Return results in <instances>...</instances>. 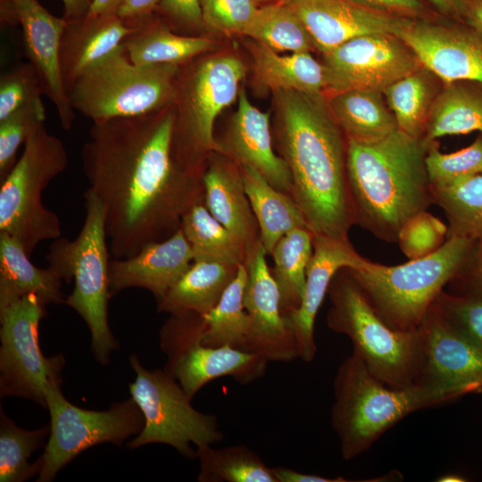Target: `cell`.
<instances>
[{
    "label": "cell",
    "mask_w": 482,
    "mask_h": 482,
    "mask_svg": "<svg viewBox=\"0 0 482 482\" xmlns=\"http://www.w3.org/2000/svg\"><path fill=\"white\" fill-rule=\"evenodd\" d=\"M465 480L466 479L458 475H453V474L442 476L439 478V479H437V481H440V482H462Z\"/></svg>",
    "instance_id": "680465c9"
},
{
    "label": "cell",
    "mask_w": 482,
    "mask_h": 482,
    "mask_svg": "<svg viewBox=\"0 0 482 482\" xmlns=\"http://www.w3.org/2000/svg\"><path fill=\"white\" fill-rule=\"evenodd\" d=\"M50 434V424L27 430L17 427L1 410L0 422V481L22 482L43 467L42 456L30 464L28 460Z\"/></svg>",
    "instance_id": "ab89813d"
},
{
    "label": "cell",
    "mask_w": 482,
    "mask_h": 482,
    "mask_svg": "<svg viewBox=\"0 0 482 482\" xmlns=\"http://www.w3.org/2000/svg\"><path fill=\"white\" fill-rule=\"evenodd\" d=\"M62 281L54 268L35 266L17 239L0 232V307L29 294L46 304L65 303Z\"/></svg>",
    "instance_id": "484cf974"
},
{
    "label": "cell",
    "mask_w": 482,
    "mask_h": 482,
    "mask_svg": "<svg viewBox=\"0 0 482 482\" xmlns=\"http://www.w3.org/2000/svg\"><path fill=\"white\" fill-rule=\"evenodd\" d=\"M434 306L456 331L482 352V295L442 291Z\"/></svg>",
    "instance_id": "ee69618b"
},
{
    "label": "cell",
    "mask_w": 482,
    "mask_h": 482,
    "mask_svg": "<svg viewBox=\"0 0 482 482\" xmlns=\"http://www.w3.org/2000/svg\"><path fill=\"white\" fill-rule=\"evenodd\" d=\"M204 204L224 227L247 247L260 238V229L245 193L239 165L209 156L203 177Z\"/></svg>",
    "instance_id": "d4e9b609"
},
{
    "label": "cell",
    "mask_w": 482,
    "mask_h": 482,
    "mask_svg": "<svg viewBox=\"0 0 482 482\" xmlns=\"http://www.w3.org/2000/svg\"><path fill=\"white\" fill-rule=\"evenodd\" d=\"M258 1H272V0H258Z\"/></svg>",
    "instance_id": "91938a15"
},
{
    "label": "cell",
    "mask_w": 482,
    "mask_h": 482,
    "mask_svg": "<svg viewBox=\"0 0 482 482\" xmlns=\"http://www.w3.org/2000/svg\"><path fill=\"white\" fill-rule=\"evenodd\" d=\"M312 240L313 234L308 228H296L284 235L270 253L274 262L270 272L279 291L283 317L302 303L306 270L313 252Z\"/></svg>",
    "instance_id": "d6a6232c"
},
{
    "label": "cell",
    "mask_w": 482,
    "mask_h": 482,
    "mask_svg": "<svg viewBox=\"0 0 482 482\" xmlns=\"http://www.w3.org/2000/svg\"><path fill=\"white\" fill-rule=\"evenodd\" d=\"M473 131L482 134V84L469 80L444 84L431 105L423 141L429 145L441 137Z\"/></svg>",
    "instance_id": "4dcf8cb0"
},
{
    "label": "cell",
    "mask_w": 482,
    "mask_h": 482,
    "mask_svg": "<svg viewBox=\"0 0 482 482\" xmlns=\"http://www.w3.org/2000/svg\"><path fill=\"white\" fill-rule=\"evenodd\" d=\"M179 64L133 63L123 46L67 89L71 104L93 122L149 113L172 104Z\"/></svg>",
    "instance_id": "9c48e42d"
},
{
    "label": "cell",
    "mask_w": 482,
    "mask_h": 482,
    "mask_svg": "<svg viewBox=\"0 0 482 482\" xmlns=\"http://www.w3.org/2000/svg\"><path fill=\"white\" fill-rule=\"evenodd\" d=\"M447 235L448 227L428 211H423L402 227L397 244L409 260H417L439 250L446 242Z\"/></svg>",
    "instance_id": "7bdbcfd3"
},
{
    "label": "cell",
    "mask_w": 482,
    "mask_h": 482,
    "mask_svg": "<svg viewBox=\"0 0 482 482\" xmlns=\"http://www.w3.org/2000/svg\"><path fill=\"white\" fill-rule=\"evenodd\" d=\"M468 1L469 0H429L441 13L458 20L462 19Z\"/></svg>",
    "instance_id": "f5cc1de1"
},
{
    "label": "cell",
    "mask_w": 482,
    "mask_h": 482,
    "mask_svg": "<svg viewBox=\"0 0 482 482\" xmlns=\"http://www.w3.org/2000/svg\"><path fill=\"white\" fill-rule=\"evenodd\" d=\"M244 76V64L234 56L209 57L194 65L184 81L175 82V133L200 153L213 152L214 121L236 99Z\"/></svg>",
    "instance_id": "5bb4252c"
},
{
    "label": "cell",
    "mask_w": 482,
    "mask_h": 482,
    "mask_svg": "<svg viewBox=\"0 0 482 482\" xmlns=\"http://www.w3.org/2000/svg\"><path fill=\"white\" fill-rule=\"evenodd\" d=\"M417 330L421 360L415 385L449 400L482 391V352L456 331L434 303Z\"/></svg>",
    "instance_id": "2e32d148"
},
{
    "label": "cell",
    "mask_w": 482,
    "mask_h": 482,
    "mask_svg": "<svg viewBox=\"0 0 482 482\" xmlns=\"http://www.w3.org/2000/svg\"><path fill=\"white\" fill-rule=\"evenodd\" d=\"M328 106L347 139L374 142L398 129L381 91L351 89L332 94Z\"/></svg>",
    "instance_id": "f546056e"
},
{
    "label": "cell",
    "mask_w": 482,
    "mask_h": 482,
    "mask_svg": "<svg viewBox=\"0 0 482 482\" xmlns=\"http://www.w3.org/2000/svg\"><path fill=\"white\" fill-rule=\"evenodd\" d=\"M62 141L40 124L27 138L21 157L1 180L0 232L17 239L30 256L38 244L62 237L57 214L42 203V192L65 170Z\"/></svg>",
    "instance_id": "ba28073f"
},
{
    "label": "cell",
    "mask_w": 482,
    "mask_h": 482,
    "mask_svg": "<svg viewBox=\"0 0 482 482\" xmlns=\"http://www.w3.org/2000/svg\"><path fill=\"white\" fill-rule=\"evenodd\" d=\"M193 262L191 246L179 228L168 238L146 245L131 257L110 260L111 296L126 288L142 287L159 300Z\"/></svg>",
    "instance_id": "7402d4cb"
},
{
    "label": "cell",
    "mask_w": 482,
    "mask_h": 482,
    "mask_svg": "<svg viewBox=\"0 0 482 482\" xmlns=\"http://www.w3.org/2000/svg\"><path fill=\"white\" fill-rule=\"evenodd\" d=\"M334 395L331 423L342 457L347 461L367 451L410 413L449 400L444 394L424 386L386 384L371 374L353 352L338 368Z\"/></svg>",
    "instance_id": "5b68a950"
},
{
    "label": "cell",
    "mask_w": 482,
    "mask_h": 482,
    "mask_svg": "<svg viewBox=\"0 0 482 482\" xmlns=\"http://www.w3.org/2000/svg\"><path fill=\"white\" fill-rule=\"evenodd\" d=\"M456 280L465 284L467 293L482 295V243H478L473 262L469 269Z\"/></svg>",
    "instance_id": "f907efd6"
},
{
    "label": "cell",
    "mask_w": 482,
    "mask_h": 482,
    "mask_svg": "<svg viewBox=\"0 0 482 482\" xmlns=\"http://www.w3.org/2000/svg\"><path fill=\"white\" fill-rule=\"evenodd\" d=\"M61 371L53 372L46 384V407L51 422L39 482L54 479L62 468L88 447L106 442L120 445L130 436L139 434L145 424L132 398L113 403L104 411L71 404L61 392Z\"/></svg>",
    "instance_id": "8fae6325"
},
{
    "label": "cell",
    "mask_w": 482,
    "mask_h": 482,
    "mask_svg": "<svg viewBox=\"0 0 482 482\" xmlns=\"http://www.w3.org/2000/svg\"><path fill=\"white\" fill-rule=\"evenodd\" d=\"M202 315L171 314L162 330V340L170 355V373L192 398L206 383L231 376L246 385L260 378L267 361L256 353L228 345L211 347L200 341Z\"/></svg>",
    "instance_id": "4fadbf2b"
},
{
    "label": "cell",
    "mask_w": 482,
    "mask_h": 482,
    "mask_svg": "<svg viewBox=\"0 0 482 482\" xmlns=\"http://www.w3.org/2000/svg\"><path fill=\"white\" fill-rule=\"evenodd\" d=\"M434 76L422 66L383 90L397 128L416 138L423 137L428 113L437 95Z\"/></svg>",
    "instance_id": "d590c367"
},
{
    "label": "cell",
    "mask_w": 482,
    "mask_h": 482,
    "mask_svg": "<svg viewBox=\"0 0 482 482\" xmlns=\"http://www.w3.org/2000/svg\"><path fill=\"white\" fill-rule=\"evenodd\" d=\"M245 193L256 218L260 239L270 254L279 239L290 230L307 227L293 198L275 188L255 169L239 166Z\"/></svg>",
    "instance_id": "f1b7e54d"
},
{
    "label": "cell",
    "mask_w": 482,
    "mask_h": 482,
    "mask_svg": "<svg viewBox=\"0 0 482 482\" xmlns=\"http://www.w3.org/2000/svg\"><path fill=\"white\" fill-rule=\"evenodd\" d=\"M357 4L379 12L417 19L424 7L420 0H350Z\"/></svg>",
    "instance_id": "c3c4849f"
},
{
    "label": "cell",
    "mask_w": 482,
    "mask_h": 482,
    "mask_svg": "<svg viewBox=\"0 0 482 482\" xmlns=\"http://www.w3.org/2000/svg\"><path fill=\"white\" fill-rule=\"evenodd\" d=\"M1 21L11 25L19 24L17 12L12 0H0Z\"/></svg>",
    "instance_id": "6f0895ef"
},
{
    "label": "cell",
    "mask_w": 482,
    "mask_h": 482,
    "mask_svg": "<svg viewBox=\"0 0 482 482\" xmlns=\"http://www.w3.org/2000/svg\"><path fill=\"white\" fill-rule=\"evenodd\" d=\"M137 29L117 14L66 20L59 51L66 90L87 70L119 49Z\"/></svg>",
    "instance_id": "cb8c5ba5"
},
{
    "label": "cell",
    "mask_w": 482,
    "mask_h": 482,
    "mask_svg": "<svg viewBox=\"0 0 482 482\" xmlns=\"http://www.w3.org/2000/svg\"><path fill=\"white\" fill-rule=\"evenodd\" d=\"M275 93L281 157L292 178L291 197L313 235L349 240L354 217L344 132L321 92Z\"/></svg>",
    "instance_id": "7a4b0ae2"
},
{
    "label": "cell",
    "mask_w": 482,
    "mask_h": 482,
    "mask_svg": "<svg viewBox=\"0 0 482 482\" xmlns=\"http://www.w3.org/2000/svg\"><path fill=\"white\" fill-rule=\"evenodd\" d=\"M238 266L194 261L158 300V311L170 314L195 312L202 316L208 313L217 305L234 279Z\"/></svg>",
    "instance_id": "4316f807"
},
{
    "label": "cell",
    "mask_w": 482,
    "mask_h": 482,
    "mask_svg": "<svg viewBox=\"0 0 482 482\" xmlns=\"http://www.w3.org/2000/svg\"><path fill=\"white\" fill-rule=\"evenodd\" d=\"M129 362L137 374L129 384L131 398L145 420L140 433L129 443V448L162 443L173 446L185 457L195 458L196 452L191 443L198 447L222 440L216 417L196 411L170 373L145 369L135 354L130 355Z\"/></svg>",
    "instance_id": "30bf717a"
},
{
    "label": "cell",
    "mask_w": 482,
    "mask_h": 482,
    "mask_svg": "<svg viewBox=\"0 0 482 482\" xmlns=\"http://www.w3.org/2000/svg\"><path fill=\"white\" fill-rule=\"evenodd\" d=\"M88 187L101 203L112 258H128L179 228L204 203L206 164L174 137L172 104L93 122L80 152Z\"/></svg>",
    "instance_id": "6da1fadb"
},
{
    "label": "cell",
    "mask_w": 482,
    "mask_h": 482,
    "mask_svg": "<svg viewBox=\"0 0 482 482\" xmlns=\"http://www.w3.org/2000/svg\"><path fill=\"white\" fill-rule=\"evenodd\" d=\"M134 23L137 29L122 46L129 59L137 65H181L215 46L208 37L173 33L163 23L153 21L152 15Z\"/></svg>",
    "instance_id": "83f0119b"
},
{
    "label": "cell",
    "mask_w": 482,
    "mask_h": 482,
    "mask_svg": "<svg viewBox=\"0 0 482 482\" xmlns=\"http://www.w3.org/2000/svg\"><path fill=\"white\" fill-rule=\"evenodd\" d=\"M328 327L347 336L353 353L376 378L395 387L415 385L421 360L418 330L389 327L371 306L347 267L333 277L328 293Z\"/></svg>",
    "instance_id": "8992f818"
},
{
    "label": "cell",
    "mask_w": 482,
    "mask_h": 482,
    "mask_svg": "<svg viewBox=\"0 0 482 482\" xmlns=\"http://www.w3.org/2000/svg\"><path fill=\"white\" fill-rule=\"evenodd\" d=\"M66 20L80 19L87 15L92 0H62Z\"/></svg>",
    "instance_id": "9f6ffc18"
},
{
    "label": "cell",
    "mask_w": 482,
    "mask_h": 482,
    "mask_svg": "<svg viewBox=\"0 0 482 482\" xmlns=\"http://www.w3.org/2000/svg\"><path fill=\"white\" fill-rule=\"evenodd\" d=\"M432 193L434 204L448 220L447 237L459 236L482 243V174L432 187Z\"/></svg>",
    "instance_id": "74e56055"
},
{
    "label": "cell",
    "mask_w": 482,
    "mask_h": 482,
    "mask_svg": "<svg viewBox=\"0 0 482 482\" xmlns=\"http://www.w3.org/2000/svg\"><path fill=\"white\" fill-rule=\"evenodd\" d=\"M204 25L225 34H244L258 8L253 0H200Z\"/></svg>",
    "instance_id": "bcb514c9"
},
{
    "label": "cell",
    "mask_w": 482,
    "mask_h": 482,
    "mask_svg": "<svg viewBox=\"0 0 482 482\" xmlns=\"http://www.w3.org/2000/svg\"><path fill=\"white\" fill-rule=\"evenodd\" d=\"M327 87L332 94L351 89L383 92L422 67L398 36L376 33L351 38L323 54Z\"/></svg>",
    "instance_id": "9a60e30c"
},
{
    "label": "cell",
    "mask_w": 482,
    "mask_h": 482,
    "mask_svg": "<svg viewBox=\"0 0 482 482\" xmlns=\"http://www.w3.org/2000/svg\"><path fill=\"white\" fill-rule=\"evenodd\" d=\"M244 35L276 52L315 49L303 23L284 2L258 9Z\"/></svg>",
    "instance_id": "f35d334b"
},
{
    "label": "cell",
    "mask_w": 482,
    "mask_h": 482,
    "mask_svg": "<svg viewBox=\"0 0 482 482\" xmlns=\"http://www.w3.org/2000/svg\"><path fill=\"white\" fill-rule=\"evenodd\" d=\"M156 9L175 24L187 28L204 25L200 0H161Z\"/></svg>",
    "instance_id": "7dc6e473"
},
{
    "label": "cell",
    "mask_w": 482,
    "mask_h": 482,
    "mask_svg": "<svg viewBox=\"0 0 482 482\" xmlns=\"http://www.w3.org/2000/svg\"><path fill=\"white\" fill-rule=\"evenodd\" d=\"M428 147L422 138L399 129L374 142L347 139L354 224L383 241L397 243L402 227L434 204L425 162Z\"/></svg>",
    "instance_id": "3957f363"
},
{
    "label": "cell",
    "mask_w": 482,
    "mask_h": 482,
    "mask_svg": "<svg viewBox=\"0 0 482 482\" xmlns=\"http://www.w3.org/2000/svg\"><path fill=\"white\" fill-rule=\"evenodd\" d=\"M201 482H278L274 470L251 449L237 445L220 449L198 446Z\"/></svg>",
    "instance_id": "8d00e7d4"
},
{
    "label": "cell",
    "mask_w": 482,
    "mask_h": 482,
    "mask_svg": "<svg viewBox=\"0 0 482 482\" xmlns=\"http://www.w3.org/2000/svg\"><path fill=\"white\" fill-rule=\"evenodd\" d=\"M86 217L73 240H53L46 259L62 279L74 281L65 303L86 321L92 338V349L102 364L108 362L118 347L108 324L109 262L111 256L105 229L104 208L96 195L87 189L83 195Z\"/></svg>",
    "instance_id": "52a82bcc"
},
{
    "label": "cell",
    "mask_w": 482,
    "mask_h": 482,
    "mask_svg": "<svg viewBox=\"0 0 482 482\" xmlns=\"http://www.w3.org/2000/svg\"><path fill=\"white\" fill-rule=\"evenodd\" d=\"M46 304L29 294L0 307L1 395L28 398L46 407L47 381L62 369V355L46 358L38 342V326Z\"/></svg>",
    "instance_id": "7c38bea8"
},
{
    "label": "cell",
    "mask_w": 482,
    "mask_h": 482,
    "mask_svg": "<svg viewBox=\"0 0 482 482\" xmlns=\"http://www.w3.org/2000/svg\"><path fill=\"white\" fill-rule=\"evenodd\" d=\"M22 29L25 54L36 69L43 94L54 105L62 129L70 130L75 120L62 80L59 51L66 19L52 15L37 0H12Z\"/></svg>",
    "instance_id": "ffe728a7"
},
{
    "label": "cell",
    "mask_w": 482,
    "mask_h": 482,
    "mask_svg": "<svg viewBox=\"0 0 482 482\" xmlns=\"http://www.w3.org/2000/svg\"><path fill=\"white\" fill-rule=\"evenodd\" d=\"M214 151L226 154L239 166L255 169L275 188L291 196L290 170L286 161L273 151L270 114L253 106L245 90L239 93L237 110L226 140Z\"/></svg>",
    "instance_id": "603a6c76"
},
{
    "label": "cell",
    "mask_w": 482,
    "mask_h": 482,
    "mask_svg": "<svg viewBox=\"0 0 482 482\" xmlns=\"http://www.w3.org/2000/svg\"><path fill=\"white\" fill-rule=\"evenodd\" d=\"M267 254L260 238L246 247L244 306L250 330L245 352L267 362H290L299 358L297 347L280 311L279 291L267 266Z\"/></svg>",
    "instance_id": "e0dca14e"
},
{
    "label": "cell",
    "mask_w": 482,
    "mask_h": 482,
    "mask_svg": "<svg viewBox=\"0 0 482 482\" xmlns=\"http://www.w3.org/2000/svg\"><path fill=\"white\" fill-rule=\"evenodd\" d=\"M122 2L123 0H92L86 16L96 18L117 14Z\"/></svg>",
    "instance_id": "11a10c76"
},
{
    "label": "cell",
    "mask_w": 482,
    "mask_h": 482,
    "mask_svg": "<svg viewBox=\"0 0 482 482\" xmlns=\"http://www.w3.org/2000/svg\"><path fill=\"white\" fill-rule=\"evenodd\" d=\"M161 0H123L117 15L129 22L149 17Z\"/></svg>",
    "instance_id": "681fc988"
},
{
    "label": "cell",
    "mask_w": 482,
    "mask_h": 482,
    "mask_svg": "<svg viewBox=\"0 0 482 482\" xmlns=\"http://www.w3.org/2000/svg\"><path fill=\"white\" fill-rule=\"evenodd\" d=\"M46 120L42 99L0 120V180L16 163V154L21 144Z\"/></svg>",
    "instance_id": "b9f144b4"
},
{
    "label": "cell",
    "mask_w": 482,
    "mask_h": 482,
    "mask_svg": "<svg viewBox=\"0 0 482 482\" xmlns=\"http://www.w3.org/2000/svg\"><path fill=\"white\" fill-rule=\"evenodd\" d=\"M247 272L245 263L225 290L217 305L202 316L200 341L211 347L230 346L245 351L250 317L244 306Z\"/></svg>",
    "instance_id": "836d02e7"
},
{
    "label": "cell",
    "mask_w": 482,
    "mask_h": 482,
    "mask_svg": "<svg viewBox=\"0 0 482 482\" xmlns=\"http://www.w3.org/2000/svg\"><path fill=\"white\" fill-rule=\"evenodd\" d=\"M461 21L482 36V0H469Z\"/></svg>",
    "instance_id": "db71d44e"
},
{
    "label": "cell",
    "mask_w": 482,
    "mask_h": 482,
    "mask_svg": "<svg viewBox=\"0 0 482 482\" xmlns=\"http://www.w3.org/2000/svg\"><path fill=\"white\" fill-rule=\"evenodd\" d=\"M303 23L322 54L345 41L369 34L399 36L412 18L379 12L350 0H284Z\"/></svg>",
    "instance_id": "d6986e66"
},
{
    "label": "cell",
    "mask_w": 482,
    "mask_h": 482,
    "mask_svg": "<svg viewBox=\"0 0 482 482\" xmlns=\"http://www.w3.org/2000/svg\"><path fill=\"white\" fill-rule=\"evenodd\" d=\"M478 243L459 236L421 259L386 266L367 261L348 268L371 306L392 328L413 331L445 285L461 277L473 262Z\"/></svg>",
    "instance_id": "277c9868"
},
{
    "label": "cell",
    "mask_w": 482,
    "mask_h": 482,
    "mask_svg": "<svg viewBox=\"0 0 482 482\" xmlns=\"http://www.w3.org/2000/svg\"><path fill=\"white\" fill-rule=\"evenodd\" d=\"M398 37L444 84L459 80L482 84V36L466 22L410 19Z\"/></svg>",
    "instance_id": "ac0fdd59"
},
{
    "label": "cell",
    "mask_w": 482,
    "mask_h": 482,
    "mask_svg": "<svg viewBox=\"0 0 482 482\" xmlns=\"http://www.w3.org/2000/svg\"><path fill=\"white\" fill-rule=\"evenodd\" d=\"M180 229L189 243L194 261H209L238 266L245 263L246 246L216 220L204 203L183 216Z\"/></svg>",
    "instance_id": "e575fe53"
},
{
    "label": "cell",
    "mask_w": 482,
    "mask_h": 482,
    "mask_svg": "<svg viewBox=\"0 0 482 482\" xmlns=\"http://www.w3.org/2000/svg\"><path fill=\"white\" fill-rule=\"evenodd\" d=\"M40 79L29 62L19 63L0 78V120L42 99Z\"/></svg>",
    "instance_id": "f6af8a7d"
},
{
    "label": "cell",
    "mask_w": 482,
    "mask_h": 482,
    "mask_svg": "<svg viewBox=\"0 0 482 482\" xmlns=\"http://www.w3.org/2000/svg\"><path fill=\"white\" fill-rule=\"evenodd\" d=\"M258 81L273 90L320 93L327 87L326 70L310 52L280 55L256 41L249 45Z\"/></svg>",
    "instance_id": "1f68e13d"
},
{
    "label": "cell",
    "mask_w": 482,
    "mask_h": 482,
    "mask_svg": "<svg viewBox=\"0 0 482 482\" xmlns=\"http://www.w3.org/2000/svg\"><path fill=\"white\" fill-rule=\"evenodd\" d=\"M426 168L432 187L450 186L482 174V134L469 146L450 154L439 150L436 141L428 145Z\"/></svg>",
    "instance_id": "60d3db41"
},
{
    "label": "cell",
    "mask_w": 482,
    "mask_h": 482,
    "mask_svg": "<svg viewBox=\"0 0 482 482\" xmlns=\"http://www.w3.org/2000/svg\"><path fill=\"white\" fill-rule=\"evenodd\" d=\"M312 245L302 303L296 311L284 317L294 335L298 357L305 362H311L317 352L315 318L333 277L342 268H360L368 261L356 252L350 240L313 235Z\"/></svg>",
    "instance_id": "44dd1931"
},
{
    "label": "cell",
    "mask_w": 482,
    "mask_h": 482,
    "mask_svg": "<svg viewBox=\"0 0 482 482\" xmlns=\"http://www.w3.org/2000/svg\"><path fill=\"white\" fill-rule=\"evenodd\" d=\"M274 473L278 482H347L342 477L327 478L322 476L304 474L291 469L283 467L274 468Z\"/></svg>",
    "instance_id": "816d5d0a"
}]
</instances>
